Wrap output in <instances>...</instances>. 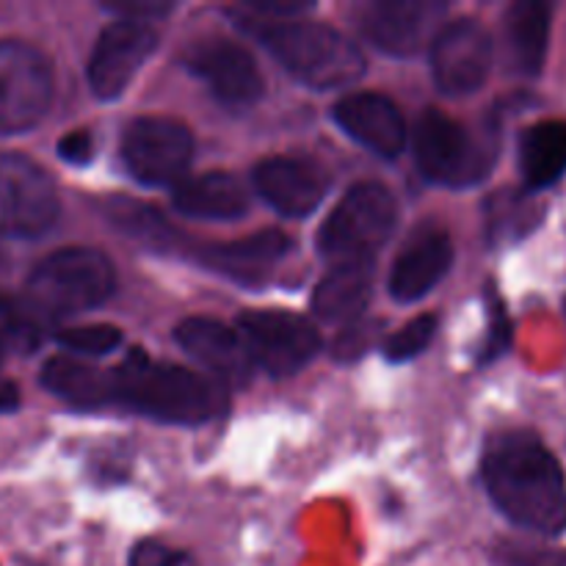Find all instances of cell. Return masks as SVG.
<instances>
[{
  "instance_id": "cell-18",
  "label": "cell",
  "mask_w": 566,
  "mask_h": 566,
  "mask_svg": "<svg viewBox=\"0 0 566 566\" xmlns=\"http://www.w3.org/2000/svg\"><path fill=\"white\" fill-rule=\"evenodd\" d=\"M453 263V243L446 230L426 227L409 238L390 271V296L396 302H418L429 296Z\"/></svg>"
},
{
  "instance_id": "cell-34",
  "label": "cell",
  "mask_w": 566,
  "mask_h": 566,
  "mask_svg": "<svg viewBox=\"0 0 566 566\" xmlns=\"http://www.w3.org/2000/svg\"><path fill=\"white\" fill-rule=\"evenodd\" d=\"M20 409V390L11 379L0 376V415H9Z\"/></svg>"
},
{
  "instance_id": "cell-11",
  "label": "cell",
  "mask_w": 566,
  "mask_h": 566,
  "mask_svg": "<svg viewBox=\"0 0 566 566\" xmlns=\"http://www.w3.org/2000/svg\"><path fill=\"white\" fill-rule=\"evenodd\" d=\"M158 48V33L144 20H119L105 28L94 42L86 64L92 94L99 99H116L125 94L144 61Z\"/></svg>"
},
{
  "instance_id": "cell-32",
  "label": "cell",
  "mask_w": 566,
  "mask_h": 566,
  "mask_svg": "<svg viewBox=\"0 0 566 566\" xmlns=\"http://www.w3.org/2000/svg\"><path fill=\"white\" fill-rule=\"evenodd\" d=\"M55 153L61 160L72 166H86L94 158V136L88 130H72L66 136L59 138L55 144Z\"/></svg>"
},
{
  "instance_id": "cell-26",
  "label": "cell",
  "mask_w": 566,
  "mask_h": 566,
  "mask_svg": "<svg viewBox=\"0 0 566 566\" xmlns=\"http://www.w3.org/2000/svg\"><path fill=\"white\" fill-rule=\"evenodd\" d=\"M44 326L22 307L20 298L0 293V376L11 354H31L42 343Z\"/></svg>"
},
{
  "instance_id": "cell-25",
  "label": "cell",
  "mask_w": 566,
  "mask_h": 566,
  "mask_svg": "<svg viewBox=\"0 0 566 566\" xmlns=\"http://www.w3.org/2000/svg\"><path fill=\"white\" fill-rule=\"evenodd\" d=\"M105 213H108L111 224L119 227L125 235L136 238V241L147 243L153 249H175L177 232L166 224L158 210L130 202V199H111Z\"/></svg>"
},
{
  "instance_id": "cell-13",
  "label": "cell",
  "mask_w": 566,
  "mask_h": 566,
  "mask_svg": "<svg viewBox=\"0 0 566 566\" xmlns=\"http://www.w3.org/2000/svg\"><path fill=\"white\" fill-rule=\"evenodd\" d=\"M182 64L224 105H235V108L238 105H252L265 92L258 61L243 44L230 42V39H199L188 48Z\"/></svg>"
},
{
  "instance_id": "cell-7",
  "label": "cell",
  "mask_w": 566,
  "mask_h": 566,
  "mask_svg": "<svg viewBox=\"0 0 566 566\" xmlns=\"http://www.w3.org/2000/svg\"><path fill=\"white\" fill-rule=\"evenodd\" d=\"M61 213L59 188L44 166L22 153H0V238L48 235Z\"/></svg>"
},
{
  "instance_id": "cell-17",
  "label": "cell",
  "mask_w": 566,
  "mask_h": 566,
  "mask_svg": "<svg viewBox=\"0 0 566 566\" xmlns=\"http://www.w3.org/2000/svg\"><path fill=\"white\" fill-rule=\"evenodd\" d=\"M335 122L379 158H398L407 144V125L392 99L381 94H348L335 105Z\"/></svg>"
},
{
  "instance_id": "cell-33",
  "label": "cell",
  "mask_w": 566,
  "mask_h": 566,
  "mask_svg": "<svg viewBox=\"0 0 566 566\" xmlns=\"http://www.w3.org/2000/svg\"><path fill=\"white\" fill-rule=\"evenodd\" d=\"M105 9L122 14V20H142V14L144 17L169 14L171 3H114V6H105Z\"/></svg>"
},
{
  "instance_id": "cell-30",
  "label": "cell",
  "mask_w": 566,
  "mask_h": 566,
  "mask_svg": "<svg viewBox=\"0 0 566 566\" xmlns=\"http://www.w3.org/2000/svg\"><path fill=\"white\" fill-rule=\"evenodd\" d=\"M130 566H197L191 553L171 547L166 542L147 539L138 542L130 553Z\"/></svg>"
},
{
  "instance_id": "cell-19",
  "label": "cell",
  "mask_w": 566,
  "mask_h": 566,
  "mask_svg": "<svg viewBox=\"0 0 566 566\" xmlns=\"http://www.w3.org/2000/svg\"><path fill=\"white\" fill-rule=\"evenodd\" d=\"M291 252V238L282 232H254L230 243H213L199 249V260L208 269L241 285H263L285 254Z\"/></svg>"
},
{
  "instance_id": "cell-14",
  "label": "cell",
  "mask_w": 566,
  "mask_h": 566,
  "mask_svg": "<svg viewBox=\"0 0 566 566\" xmlns=\"http://www.w3.org/2000/svg\"><path fill=\"white\" fill-rule=\"evenodd\" d=\"M442 14L446 3L437 0H376L363 6L359 25L381 53L415 55L429 42Z\"/></svg>"
},
{
  "instance_id": "cell-2",
  "label": "cell",
  "mask_w": 566,
  "mask_h": 566,
  "mask_svg": "<svg viewBox=\"0 0 566 566\" xmlns=\"http://www.w3.org/2000/svg\"><path fill=\"white\" fill-rule=\"evenodd\" d=\"M114 374V403L177 426H202L224 412V392L182 365L155 363L144 352L122 359Z\"/></svg>"
},
{
  "instance_id": "cell-15",
  "label": "cell",
  "mask_w": 566,
  "mask_h": 566,
  "mask_svg": "<svg viewBox=\"0 0 566 566\" xmlns=\"http://www.w3.org/2000/svg\"><path fill=\"white\" fill-rule=\"evenodd\" d=\"M254 188L260 197L287 219L310 216L329 191V175L307 158H269L254 166Z\"/></svg>"
},
{
  "instance_id": "cell-4",
  "label": "cell",
  "mask_w": 566,
  "mask_h": 566,
  "mask_svg": "<svg viewBox=\"0 0 566 566\" xmlns=\"http://www.w3.org/2000/svg\"><path fill=\"white\" fill-rule=\"evenodd\" d=\"M114 263L99 249L66 247L39 260L25 280L20 302L39 326L75 318L114 296Z\"/></svg>"
},
{
  "instance_id": "cell-8",
  "label": "cell",
  "mask_w": 566,
  "mask_h": 566,
  "mask_svg": "<svg viewBox=\"0 0 566 566\" xmlns=\"http://www.w3.org/2000/svg\"><path fill=\"white\" fill-rule=\"evenodd\" d=\"M53 103L50 59L22 39H0V136L33 130Z\"/></svg>"
},
{
  "instance_id": "cell-3",
  "label": "cell",
  "mask_w": 566,
  "mask_h": 566,
  "mask_svg": "<svg viewBox=\"0 0 566 566\" xmlns=\"http://www.w3.org/2000/svg\"><path fill=\"white\" fill-rule=\"evenodd\" d=\"M238 25L265 44L271 55L310 88L352 86L365 75V55L340 31L321 22L265 20L252 11H238Z\"/></svg>"
},
{
  "instance_id": "cell-23",
  "label": "cell",
  "mask_w": 566,
  "mask_h": 566,
  "mask_svg": "<svg viewBox=\"0 0 566 566\" xmlns=\"http://www.w3.org/2000/svg\"><path fill=\"white\" fill-rule=\"evenodd\" d=\"M520 171L531 191H542L562 180L566 175V122H536L520 136Z\"/></svg>"
},
{
  "instance_id": "cell-5",
  "label": "cell",
  "mask_w": 566,
  "mask_h": 566,
  "mask_svg": "<svg viewBox=\"0 0 566 566\" xmlns=\"http://www.w3.org/2000/svg\"><path fill=\"white\" fill-rule=\"evenodd\" d=\"M398 224V202L381 182H359L318 230V252L332 263L374 260Z\"/></svg>"
},
{
  "instance_id": "cell-12",
  "label": "cell",
  "mask_w": 566,
  "mask_h": 566,
  "mask_svg": "<svg viewBox=\"0 0 566 566\" xmlns=\"http://www.w3.org/2000/svg\"><path fill=\"white\" fill-rule=\"evenodd\" d=\"M492 70V36L481 22H448L431 44V75L448 97L473 94Z\"/></svg>"
},
{
  "instance_id": "cell-20",
  "label": "cell",
  "mask_w": 566,
  "mask_h": 566,
  "mask_svg": "<svg viewBox=\"0 0 566 566\" xmlns=\"http://www.w3.org/2000/svg\"><path fill=\"white\" fill-rule=\"evenodd\" d=\"M39 381L50 396L75 409H103L114 403V374L77 357H50L39 370Z\"/></svg>"
},
{
  "instance_id": "cell-1",
  "label": "cell",
  "mask_w": 566,
  "mask_h": 566,
  "mask_svg": "<svg viewBox=\"0 0 566 566\" xmlns=\"http://www.w3.org/2000/svg\"><path fill=\"white\" fill-rule=\"evenodd\" d=\"M481 479L514 525L542 536L566 531V475L539 437L528 431L492 437L481 457Z\"/></svg>"
},
{
  "instance_id": "cell-10",
  "label": "cell",
  "mask_w": 566,
  "mask_h": 566,
  "mask_svg": "<svg viewBox=\"0 0 566 566\" xmlns=\"http://www.w3.org/2000/svg\"><path fill=\"white\" fill-rule=\"evenodd\" d=\"M191 158V130L169 116H142L122 133V160L144 186H177Z\"/></svg>"
},
{
  "instance_id": "cell-27",
  "label": "cell",
  "mask_w": 566,
  "mask_h": 566,
  "mask_svg": "<svg viewBox=\"0 0 566 566\" xmlns=\"http://www.w3.org/2000/svg\"><path fill=\"white\" fill-rule=\"evenodd\" d=\"M53 337L64 352L75 357H103L122 346V332L108 324L70 326V329H59Z\"/></svg>"
},
{
  "instance_id": "cell-28",
  "label": "cell",
  "mask_w": 566,
  "mask_h": 566,
  "mask_svg": "<svg viewBox=\"0 0 566 566\" xmlns=\"http://www.w3.org/2000/svg\"><path fill=\"white\" fill-rule=\"evenodd\" d=\"M434 332L437 315H420V318L409 321L403 329H398L396 335L387 337L381 352H385L390 363H409V359H415L429 348V343L434 340Z\"/></svg>"
},
{
  "instance_id": "cell-22",
  "label": "cell",
  "mask_w": 566,
  "mask_h": 566,
  "mask_svg": "<svg viewBox=\"0 0 566 566\" xmlns=\"http://www.w3.org/2000/svg\"><path fill=\"white\" fill-rule=\"evenodd\" d=\"M374 260H346L315 285L313 310L318 318L346 324L363 315L374 293Z\"/></svg>"
},
{
  "instance_id": "cell-24",
  "label": "cell",
  "mask_w": 566,
  "mask_h": 566,
  "mask_svg": "<svg viewBox=\"0 0 566 566\" xmlns=\"http://www.w3.org/2000/svg\"><path fill=\"white\" fill-rule=\"evenodd\" d=\"M551 6L542 0H517L506 14L509 50L520 75L536 77L545 66L551 44Z\"/></svg>"
},
{
  "instance_id": "cell-29",
  "label": "cell",
  "mask_w": 566,
  "mask_h": 566,
  "mask_svg": "<svg viewBox=\"0 0 566 566\" xmlns=\"http://www.w3.org/2000/svg\"><path fill=\"white\" fill-rule=\"evenodd\" d=\"M495 562L501 566H566V553L525 542H501L495 547Z\"/></svg>"
},
{
  "instance_id": "cell-6",
  "label": "cell",
  "mask_w": 566,
  "mask_h": 566,
  "mask_svg": "<svg viewBox=\"0 0 566 566\" xmlns=\"http://www.w3.org/2000/svg\"><path fill=\"white\" fill-rule=\"evenodd\" d=\"M495 144L475 136L462 122L429 108L415 127V160L429 182L448 188H470L495 166Z\"/></svg>"
},
{
  "instance_id": "cell-16",
  "label": "cell",
  "mask_w": 566,
  "mask_h": 566,
  "mask_svg": "<svg viewBox=\"0 0 566 566\" xmlns=\"http://www.w3.org/2000/svg\"><path fill=\"white\" fill-rule=\"evenodd\" d=\"M175 340L221 385L241 387L252 379V359L230 326L213 318H186L175 329Z\"/></svg>"
},
{
  "instance_id": "cell-21",
  "label": "cell",
  "mask_w": 566,
  "mask_h": 566,
  "mask_svg": "<svg viewBox=\"0 0 566 566\" xmlns=\"http://www.w3.org/2000/svg\"><path fill=\"white\" fill-rule=\"evenodd\" d=\"M171 202L177 213L205 221H232L249 210L247 191L227 171H205L177 182Z\"/></svg>"
},
{
  "instance_id": "cell-31",
  "label": "cell",
  "mask_w": 566,
  "mask_h": 566,
  "mask_svg": "<svg viewBox=\"0 0 566 566\" xmlns=\"http://www.w3.org/2000/svg\"><path fill=\"white\" fill-rule=\"evenodd\" d=\"M490 315H492V318H490V337H486L484 354H481V359H484V363H492L495 357H501V354L509 348V340H512V332H509L506 307H503V304L497 302L495 296H492V313Z\"/></svg>"
},
{
  "instance_id": "cell-9",
  "label": "cell",
  "mask_w": 566,
  "mask_h": 566,
  "mask_svg": "<svg viewBox=\"0 0 566 566\" xmlns=\"http://www.w3.org/2000/svg\"><path fill=\"white\" fill-rule=\"evenodd\" d=\"M235 332L247 346L254 368L271 379H287L315 359L321 337L307 318L285 310H247L238 315Z\"/></svg>"
}]
</instances>
